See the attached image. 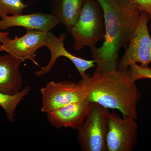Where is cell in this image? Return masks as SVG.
<instances>
[{"mask_svg":"<svg viewBox=\"0 0 151 151\" xmlns=\"http://www.w3.org/2000/svg\"><path fill=\"white\" fill-rule=\"evenodd\" d=\"M104 12L105 40L100 47L90 49L95 71L117 69L119 53L126 48L137 27L141 12L134 0H97Z\"/></svg>","mask_w":151,"mask_h":151,"instance_id":"6da1fadb","label":"cell"},{"mask_svg":"<svg viewBox=\"0 0 151 151\" xmlns=\"http://www.w3.org/2000/svg\"><path fill=\"white\" fill-rule=\"evenodd\" d=\"M51 14L58 19L67 31L77 22L84 0H48Z\"/></svg>","mask_w":151,"mask_h":151,"instance_id":"4fadbf2b","label":"cell"},{"mask_svg":"<svg viewBox=\"0 0 151 151\" xmlns=\"http://www.w3.org/2000/svg\"><path fill=\"white\" fill-rule=\"evenodd\" d=\"M9 38V32H0V42L2 43L5 40Z\"/></svg>","mask_w":151,"mask_h":151,"instance_id":"ac0fdd59","label":"cell"},{"mask_svg":"<svg viewBox=\"0 0 151 151\" xmlns=\"http://www.w3.org/2000/svg\"><path fill=\"white\" fill-rule=\"evenodd\" d=\"M30 90L29 86H26L19 92L14 95L0 92V106L5 112L9 122L11 123L14 122L15 111L17 107Z\"/></svg>","mask_w":151,"mask_h":151,"instance_id":"5bb4252c","label":"cell"},{"mask_svg":"<svg viewBox=\"0 0 151 151\" xmlns=\"http://www.w3.org/2000/svg\"><path fill=\"white\" fill-rule=\"evenodd\" d=\"M86 90V99L109 109L119 110L123 117L137 120V105L142 95L130 80L129 68L95 71L81 78Z\"/></svg>","mask_w":151,"mask_h":151,"instance_id":"7a4b0ae2","label":"cell"},{"mask_svg":"<svg viewBox=\"0 0 151 151\" xmlns=\"http://www.w3.org/2000/svg\"><path fill=\"white\" fill-rule=\"evenodd\" d=\"M47 32L27 30L21 37L5 40L1 46L4 51L17 57L23 62L25 60H30L39 65L35 60L36 52L39 49L45 46Z\"/></svg>","mask_w":151,"mask_h":151,"instance_id":"9c48e42d","label":"cell"},{"mask_svg":"<svg viewBox=\"0 0 151 151\" xmlns=\"http://www.w3.org/2000/svg\"><path fill=\"white\" fill-rule=\"evenodd\" d=\"M22 62L11 53L0 55V92L14 95L21 90L23 79L20 66Z\"/></svg>","mask_w":151,"mask_h":151,"instance_id":"7c38bea8","label":"cell"},{"mask_svg":"<svg viewBox=\"0 0 151 151\" xmlns=\"http://www.w3.org/2000/svg\"><path fill=\"white\" fill-rule=\"evenodd\" d=\"M30 4H26L22 0H0V18L9 14L12 16L22 14Z\"/></svg>","mask_w":151,"mask_h":151,"instance_id":"9a60e30c","label":"cell"},{"mask_svg":"<svg viewBox=\"0 0 151 151\" xmlns=\"http://www.w3.org/2000/svg\"><path fill=\"white\" fill-rule=\"evenodd\" d=\"M150 19L146 12H141L137 27L125 48V53L118 61V70L129 68L132 63H139L141 66H145L151 63V37L148 27Z\"/></svg>","mask_w":151,"mask_h":151,"instance_id":"8992f818","label":"cell"},{"mask_svg":"<svg viewBox=\"0 0 151 151\" xmlns=\"http://www.w3.org/2000/svg\"><path fill=\"white\" fill-rule=\"evenodd\" d=\"M74 40L73 47L80 51L85 46L90 49L105 40L106 30L104 12L97 0H84L75 25L68 31Z\"/></svg>","mask_w":151,"mask_h":151,"instance_id":"3957f363","label":"cell"},{"mask_svg":"<svg viewBox=\"0 0 151 151\" xmlns=\"http://www.w3.org/2000/svg\"><path fill=\"white\" fill-rule=\"evenodd\" d=\"M66 38L65 33H61L59 37H56L52 33L48 32L47 34L45 46L49 50L51 53V59L45 67L41 70L36 71L35 75L41 76L48 73L54 66V64L60 57L66 58L75 65L78 70L81 78H84L86 73V70L96 67L94 60H88L78 57L71 54L68 51L64 46V41Z\"/></svg>","mask_w":151,"mask_h":151,"instance_id":"ba28073f","label":"cell"},{"mask_svg":"<svg viewBox=\"0 0 151 151\" xmlns=\"http://www.w3.org/2000/svg\"><path fill=\"white\" fill-rule=\"evenodd\" d=\"M150 28H151V24H150Z\"/></svg>","mask_w":151,"mask_h":151,"instance_id":"ffe728a7","label":"cell"},{"mask_svg":"<svg viewBox=\"0 0 151 151\" xmlns=\"http://www.w3.org/2000/svg\"><path fill=\"white\" fill-rule=\"evenodd\" d=\"M110 110L93 103L82 126L77 130L78 140L83 151H107L106 139Z\"/></svg>","mask_w":151,"mask_h":151,"instance_id":"277c9868","label":"cell"},{"mask_svg":"<svg viewBox=\"0 0 151 151\" xmlns=\"http://www.w3.org/2000/svg\"><path fill=\"white\" fill-rule=\"evenodd\" d=\"M136 119L109 113L107 151H132L137 145L139 126Z\"/></svg>","mask_w":151,"mask_h":151,"instance_id":"52a82bcc","label":"cell"},{"mask_svg":"<svg viewBox=\"0 0 151 151\" xmlns=\"http://www.w3.org/2000/svg\"><path fill=\"white\" fill-rule=\"evenodd\" d=\"M41 111L47 113L65 105L85 100L86 90L81 79L77 82L64 81L48 82L40 90Z\"/></svg>","mask_w":151,"mask_h":151,"instance_id":"5b68a950","label":"cell"},{"mask_svg":"<svg viewBox=\"0 0 151 151\" xmlns=\"http://www.w3.org/2000/svg\"><path fill=\"white\" fill-rule=\"evenodd\" d=\"M60 23L52 14L38 12L28 14L5 16L0 20V30H6L9 28L21 27L27 30H35L48 32Z\"/></svg>","mask_w":151,"mask_h":151,"instance_id":"8fae6325","label":"cell"},{"mask_svg":"<svg viewBox=\"0 0 151 151\" xmlns=\"http://www.w3.org/2000/svg\"><path fill=\"white\" fill-rule=\"evenodd\" d=\"M130 80L135 83L137 80L142 78L151 79V68L148 66H142L137 63H132L129 66Z\"/></svg>","mask_w":151,"mask_h":151,"instance_id":"2e32d148","label":"cell"},{"mask_svg":"<svg viewBox=\"0 0 151 151\" xmlns=\"http://www.w3.org/2000/svg\"><path fill=\"white\" fill-rule=\"evenodd\" d=\"M92 104L85 99L47 113V117L50 124L57 129L71 128L78 130L84 123Z\"/></svg>","mask_w":151,"mask_h":151,"instance_id":"30bf717a","label":"cell"},{"mask_svg":"<svg viewBox=\"0 0 151 151\" xmlns=\"http://www.w3.org/2000/svg\"><path fill=\"white\" fill-rule=\"evenodd\" d=\"M141 12H145L151 19V0H134Z\"/></svg>","mask_w":151,"mask_h":151,"instance_id":"e0dca14e","label":"cell"},{"mask_svg":"<svg viewBox=\"0 0 151 151\" xmlns=\"http://www.w3.org/2000/svg\"><path fill=\"white\" fill-rule=\"evenodd\" d=\"M2 51H4V50H3L2 48L1 47V45H0V52Z\"/></svg>","mask_w":151,"mask_h":151,"instance_id":"d6986e66","label":"cell"}]
</instances>
